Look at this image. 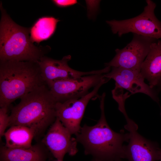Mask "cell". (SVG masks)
I'll return each instance as SVG.
<instances>
[{"instance_id": "obj_3", "label": "cell", "mask_w": 161, "mask_h": 161, "mask_svg": "<svg viewBox=\"0 0 161 161\" xmlns=\"http://www.w3.org/2000/svg\"><path fill=\"white\" fill-rule=\"evenodd\" d=\"M45 84L38 62L0 61V107Z\"/></svg>"}, {"instance_id": "obj_10", "label": "cell", "mask_w": 161, "mask_h": 161, "mask_svg": "<svg viewBox=\"0 0 161 161\" xmlns=\"http://www.w3.org/2000/svg\"><path fill=\"white\" fill-rule=\"evenodd\" d=\"M71 59L70 55L64 56L60 60L45 55L37 62L42 78L49 87L53 82L58 80L78 78L90 75L105 74L109 71L107 67L100 70L85 72L75 70L68 65V63Z\"/></svg>"}, {"instance_id": "obj_18", "label": "cell", "mask_w": 161, "mask_h": 161, "mask_svg": "<svg viewBox=\"0 0 161 161\" xmlns=\"http://www.w3.org/2000/svg\"><path fill=\"white\" fill-rule=\"evenodd\" d=\"M8 108L4 107L0 108V139L1 138L5 132L7 127L9 126L10 117L7 114Z\"/></svg>"}, {"instance_id": "obj_15", "label": "cell", "mask_w": 161, "mask_h": 161, "mask_svg": "<svg viewBox=\"0 0 161 161\" xmlns=\"http://www.w3.org/2000/svg\"><path fill=\"white\" fill-rule=\"evenodd\" d=\"M5 146L10 148H28L32 145L35 137L34 131L30 128L21 126L10 127L5 133Z\"/></svg>"}, {"instance_id": "obj_14", "label": "cell", "mask_w": 161, "mask_h": 161, "mask_svg": "<svg viewBox=\"0 0 161 161\" xmlns=\"http://www.w3.org/2000/svg\"><path fill=\"white\" fill-rule=\"evenodd\" d=\"M140 72L149 85L156 89L161 82V40L151 44L148 54L141 66Z\"/></svg>"}, {"instance_id": "obj_7", "label": "cell", "mask_w": 161, "mask_h": 161, "mask_svg": "<svg viewBox=\"0 0 161 161\" xmlns=\"http://www.w3.org/2000/svg\"><path fill=\"white\" fill-rule=\"evenodd\" d=\"M110 80L105 77L91 92L79 98L70 100L63 103H56V118L60 120L72 134L76 135L80 131L81 127L80 123L89 101L97 95L101 86Z\"/></svg>"}, {"instance_id": "obj_2", "label": "cell", "mask_w": 161, "mask_h": 161, "mask_svg": "<svg viewBox=\"0 0 161 161\" xmlns=\"http://www.w3.org/2000/svg\"><path fill=\"white\" fill-rule=\"evenodd\" d=\"M13 107L9 126H21L33 129L35 137L42 135L56 119V102L48 86L43 85L22 96Z\"/></svg>"}, {"instance_id": "obj_4", "label": "cell", "mask_w": 161, "mask_h": 161, "mask_svg": "<svg viewBox=\"0 0 161 161\" xmlns=\"http://www.w3.org/2000/svg\"><path fill=\"white\" fill-rule=\"evenodd\" d=\"M0 60L37 62L51 50L48 46L35 45L30 38V28L14 22L0 4Z\"/></svg>"}, {"instance_id": "obj_9", "label": "cell", "mask_w": 161, "mask_h": 161, "mask_svg": "<svg viewBox=\"0 0 161 161\" xmlns=\"http://www.w3.org/2000/svg\"><path fill=\"white\" fill-rule=\"evenodd\" d=\"M125 129L129 131V143L125 145V159L128 161L160 160L161 149L158 143L147 139L137 132V124L130 118L126 120Z\"/></svg>"}, {"instance_id": "obj_17", "label": "cell", "mask_w": 161, "mask_h": 161, "mask_svg": "<svg viewBox=\"0 0 161 161\" xmlns=\"http://www.w3.org/2000/svg\"><path fill=\"white\" fill-rule=\"evenodd\" d=\"M122 88L115 85L114 89L112 91L113 98L117 103L119 110L123 114L126 119L129 118L125 108V102L126 99L130 95L128 93L123 94Z\"/></svg>"}, {"instance_id": "obj_16", "label": "cell", "mask_w": 161, "mask_h": 161, "mask_svg": "<svg viewBox=\"0 0 161 161\" xmlns=\"http://www.w3.org/2000/svg\"><path fill=\"white\" fill-rule=\"evenodd\" d=\"M60 20L53 17L39 18L30 28V38L32 43H38L50 38L54 33Z\"/></svg>"}, {"instance_id": "obj_13", "label": "cell", "mask_w": 161, "mask_h": 161, "mask_svg": "<svg viewBox=\"0 0 161 161\" xmlns=\"http://www.w3.org/2000/svg\"><path fill=\"white\" fill-rule=\"evenodd\" d=\"M49 151L41 142L28 148H10L5 145L0 149V161H47Z\"/></svg>"}, {"instance_id": "obj_22", "label": "cell", "mask_w": 161, "mask_h": 161, "mask_svg": "<svg viewBox=\"0 0 161 161\" xmlns=\"http://www.w3.org/2000/svg\"><path fill=\"white\" fill-rule=\"evenodd\" d=\"M160 161H161V158H160Z\"/></svg>"}, {"instance_id": "obj_20", "label": "cell", "mask_w": 161, "mask_h": 161, "mask_svg": "<svg viewBox=\"0 0 161 161\" xmlns=\"http://www.w3.org/2000/svg\"><path fill=\"white\" fill-rule=\"evenodd\" d=\"M157 89L159 92L161 90V82L157 88Z\"/></svg>"}, {"instance_id": "obj_12", "label": "cell", "mask_w": 161, "mask_h": 161, "mask_svg": "<svg viewBox=\"0 0 161 161\" xmlns=\"http://www.w3.org/2000/svg\"><path fill=\"white\" fill-rule=\"evenodd\" d=\"M111 70L104 76L115 81V85L124 88L131 94L140 93L145 94L159 103V92L156 89L146 83L140 72L121 67H111Z\"/></svg>"}, {"instance_id": "obj_8", "label": "cell", "mask_w": 161, "mask_h": 161, "mask_svg": "<svg viewBox=\"0 0 161 161\" xmlns=\"http://www.w3.org/2000/svg\"><path fill=\"white\" fill-rule=\"evenodd\" d=\"M105 74L84 76L76 79H66L53 82L49 87L57 102L79 98L88 93L89 90L94 87L105 78Z\"/></svg>"}, {"instance_id": "obj_11", "label": "cell", "mask_w": 161, "mask_h": 161, "mask_svg": "<svg viewBox=\"0 0 161 161\" xmlns=\"http://www.w3.org/2000/svg\"><path fill=\"white\" fill-rule=\"evenodd\" d=\"M57 118L50 126L41 142L57 161H63L66 154L75 155L78 151L75 138Z\"/></svg>"}, {"instance_id": "obj_19", "label": "cell", "mask_w": 161, "mask_h": 161, "mask_svg": "<svg viewBox=\"0 0 161 161\" xmlns=\"http://www.w3.org/2000/svg\"><path fill=\"white\" fill-rule=\"evenodd\" d=\"M52 2L57 6L60 7H66L74 5L77 3L75 0H54Z\"/></svg>"}, {"instance_id": "obj_5", "label": "cell", "mask_w": 161, "mask_h": 161, "mask_svg": "<svg viewBox=\"0 0 161 161\" xmlns=\"http://www.w3.org/2000/svg\"><path fill=\"white\" fill-rule=\"evenodd\" d=\"M147 5L138 16L129 19L107 21L114 34L119 37L132 32L157 40L161 39V21L156 17V4L151 0H146Z\"/></svg>"}, {"instance_id": "obj_21", "label": "cell", "mask_w": 161, "mask_h": 161, "mask_svg": "<svg viewBox=\"0 0 161 161\" xmlns=\"http://www.w3.org/2000/svg\"><path fill=\"white\" fill-rule=\"evenodd\" d=\"M92 161H97L92 160ZM113 161H124L122 159H119V160H114Z\"/></svg>"}, {"instance_id": "obj_1", "label": "cell", "mask_w": 161, "mask_h": 161, "mask_svg": "<svg viewBox=\"0 0 161 161\" xmlns=\"http://www.w3.org/2000/svg\"><path fill=\"white\" fill-rule=\"evenodd\" d=\"M105 96L104 92L99 97L101 113L97 123L92 126L84 124L75 135V139L83 145L85 154L92 156L93 160L113 161L125 159L124 143L129 142V133L123 130L116 132L108 125L104 111Z\"/></svg>"}, {"instance_id": "obj_6", "label": "cell", "mask_w": 161, "mask_h": 161, "mask_svg": "<svg viewBox=\"0 0 161 161\" xmlns=\"http://www.w3.org/2000/svg\"><path fill=\"white\" fill-rule=\"evenodd\" d=\"M132 41L116 54L106 66L121 67L140 72L141 65L149 52L151 44L157 39L133 34Z\"/></svg>"}]
</instances>
